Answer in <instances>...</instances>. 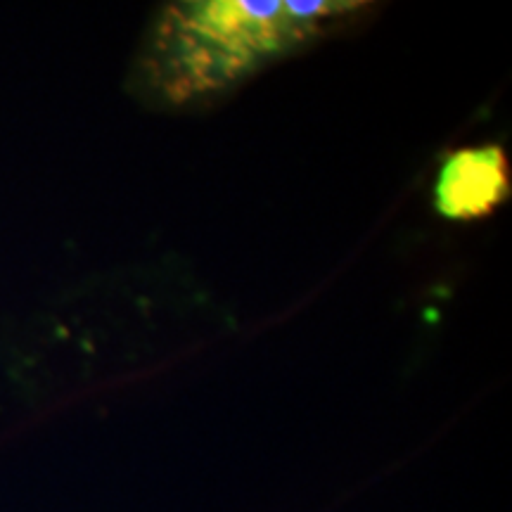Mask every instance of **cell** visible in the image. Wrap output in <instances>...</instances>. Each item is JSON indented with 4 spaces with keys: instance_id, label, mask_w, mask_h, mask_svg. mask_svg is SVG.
<instances>
[{
    "instance_id": "obj_1",
    "label": "cell",
    "mask_w": 512,
    "mask_h": 512,
    "mask_svg": "<svg viewBox=\"0 0 512 512\" xmlns=\"http://www.w3.org/2000/svg\"><path fill=\"white\" fill-rule=\"evenodd\" d=\"M358 0H178L140 36L126 88L147 110L204 112L370 15Z\"/></svg>"
},
{
    "instance_id": "obj_2",
    "label": "cell",
    "mask_w": 512,
    "mask_h": 512,
    "mask_svg": "<svg viewBox=\"0 0 512 512\" xmlns=\"http://www.w3.org/2000/svg\"><path fill=\"white\" fill-rule=\"evenodd\" d=\"M432 207L453 223L496 214L512 195V169L501 143L456 147L441 159L432 178Z\"/></svg>"
}]
</instances>
